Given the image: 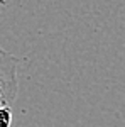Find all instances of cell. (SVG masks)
I'll use <instances>...</instances> for the list:
<instances>
[{"label": "cell", "instance_id": "6da1fadb", "mask_svg": "<svg viewBox=\"0 0 125 127\" xmlns=\"http://www.w3.org/2000/svg\"><path fill=\"white\" fill-rule=\"evenodd\" d=\"M20 58L0 48V105L12 107L19 95Z\"/></svg>", "mask_w": 125, "mask_h": 127}, {"label": "cell", "instance_id": "7a4b0ae2", "mask_svg": "<svg viewBox=\"0 0 125 127\" xmlns=\"http://www.w3.org/2000/svg\"><path fill=\"white\" fill-rule=\"evenodd\" d=\"M12 107L0 105V127H12Z\"/></svg>", "mask_w": 125, "mask_h": 127}]
</instances>
